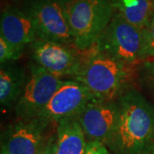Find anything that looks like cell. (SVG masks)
Segmentation results:
<instances>
[{"label":"cell","mask_w":154,"mask_h":154,"mask_svg":"<svg viewBox=\"0 0 154 154\" xmlns=\"http://www.w3.org/2000/svg\"><path fill=\"white\" fill-rule=\"evenodd\" d=\"M117 103L118 121L108 146L116 154H143L154 138V106L134 89Z\"/></svg>","instance_id":"1"},{"label":"cell","mask_w":154,"mask_h":154,"mask_svg":"<svg viewBox=\"0 0 154 154\" xmlns=\"http://www.w3.org/2000/svg\"><path fill=\"white\" fill-rule=\"evenodd\" d=\"M82 66L73 80L83 84L99 101H115L127 92L134 66L99 52H85Z\"/></svg>","instance_id":"2"},{"label":"cell","mask_w":154,"mask_h":154,"mask_svg":"<svg viewBox=\"0 0 154 154\" xmlns=\"http://www.w3.org/2000/svg\"><path fill=\"white\" fill-rule=\"evenodd\" d=\"M71 30L74 46L82 52L92 49L114 17L110 0H61Z\"/></svg>","instance_id":"3"},{"label":"cell","mask_w":154,"mask_h":154,"mask_svg":"<svg viewBox=\"0 0 154 154\" xmlns=\"http://www.w3.org/2000/svg\"><path fill=\"white\" fill-rule=\"evenodd\" d=\"M143 35L139 29L115 14L94 48L99 52L134 66L140 60Z\"/></svg>","instance_id":"4"},{"label":"cell","mask_w":154,"mask_h":154,"mask_svg":"<svg viewBox=\"0 0 154 154\" xmlns=\"http://www.w3.org/2000/svg\"><path fill=\"white\" fill-rule=\"evenodd\" d=\"M22 9L34 23L36 39L74 46L61 0H26Z\"/></svg>","instance_id":"5"},{"label":"cell","mask_w":154,"mask_h":154,"mask_svg":"<svg viewBox=\"0 0 154 154\" xmlns=\"http://www.w3.org/2000/svg\"><path fill=\"white\" fill-rule=\"evenodd\" d=\"M63 82L35 63H30L28 81L15 106L18 120L38 116Z\"/></svg>","instance_id":"6"},{"label":"cell","mask_w":154,"mask_h":154,"mask_svg":"<svg viewBox=\"0 0 154 154\" xmlns=\"http://www.w3.org/2000/svg\"><path fill=\"white\" fill-rule=\"evenodd\" d=\"M30 45L33 63L61 79L73 80L84 59L82 52L70 45L41 39H35Z\"/></svg>","instance_id":"7"},{"label":"cell","mask_w":154,"mask_h":154,"mask_svg":"<svg viewBox=\"0 0 154 154\" xmlns=\"http://www.w3.org/2000/svg\"><path fill=\"white\" fill-rule=\"evenodd\" d=\"M96 100L83 84L75 80H65L36 117L49 123L75 118L86 105Z\"/></svg>","instance_id":"8"},{"label":"cell","mask_w":154,"mask_h":154,"mask_svg":"<svg viewBox=\"0 0 154 154\" xmlns=\"http://www.w3.org/2000/svg\"><path fill=\"white\" fill-rule=\"evenodd\" d=\"M117 101H93L75 117L89 141L110 143L118 121Z\"/></svg>","instance_id":"9"},{"label":"cell","mask_w":154,"mask_h":154,"mask_svg":"<svg viewBox=\"0 0 154 154\" xmlns=\"http://www.w3.org/2000/svg\"><path fill=\"white\" fill-rule=\"evenodd\" d=\"M49 122L38 117L19 119L8 127L1 140V154H39Z\"/></svg>","instance_id":"10"},{"label":"cell","mask_w":154,"mask_h":154,"mask_svg":"<svg viewBox=\"0 0 154 154\" xmlns=\"http://www.w3.org/2000/svg\"><path fill=\"white\" fill-rule=\"evenodd\" d=\"M0 37L5 38L16 52L22 56L24 48L36 39L32 18L22 8L7 5L1 12Z\"/></svg>","instance_id":"11"},{"label":"cell","mask_w":154,"mask_h":154,"mask_svg":"<svg viewBox=\"0 0 154 154\" xmlns=\"http://www.w3.org/2000/svg\"><path fill=\"white\" fill-rule=\"evenodd\" d=\"M28 74L24 68L14 63L1 65L0 104L2 108L16 106L28 81Z\"/></svg>","instance_id":"12"},{"label":"cell","mask_w":154,"mask_h":154,"mask_svg":"<svg viewBox=\"0 0 154 154\" xmlns=\"http://www.w3.org/2000/svg\"><path fill=\"white\" fill-rule=\"evenodd\" d=\"M87 145L85 134L75 118H69L58 122L55 154H86Z\"/></svg>","instance_id":"13"},{"label":"cell","mask_w":154,"mask_h":154,"mask_svg":"<svg viewBox=\"0 0 154 154\" xmlns=\"http://www.w3.org/2000/svg\"><path fill=\"white\" fill-rule=\"evenodd\" d=\"M116 14L140 30L154 16V0H110Z\"/></svg>","instance_id":"14"},{"label":"cell","mask_w":154,"mask_h":154,"mask_svg":"<svg viewBox=\"0 0 154 154\" xmlns=\"http://www.w3.org/2000/svg\"><path fill=\"white\" fill-rule=\"evenodd\" d=\"M143 43L140 59L154 57V16L149 24L142 30Z\"/></svg>","instance_id":"15"},{"label":"cell","mask_w":154,"mask_h":154,"mask_svg":"<svg viewBox=\"0 0 154 154\" xmlns=\"http://www.w3.org/2000/svg\"><path fill=\"white\" fill-rule=\"evenodd\" d=\"M140 79L144 87L154 95V60L144 63L140 69Z\"/></svg>","instance_id":"16"},{"label":"cell","mask_w":154,"mask_h":154,"mask_svg":"<svg viewBox=\"0 0 154 154\" xmlns=\"http://www.w3.org/2000/svg\"><path fill=\"white\" fill-rule=\"evenodd\" d=\"M21 56L6 42L4 38L0 37V63L1 65L8 63L9 61L17 60Z\"/></svg>","instance_id":"17"},{"label":"cell","mask_w":154,"mask_h":154,"mask_svg":"<svg viewBox=\"0 0 154 154\" xmlns=\"http://www.w3.org/2000/svg\"><path fill=\"white\" fill-rule=\"evenodd\" d=\"M86 154H110L105 145L99 141H88Z\"/></svg>","instance_id":"18"},{"label":"cell","mask_w":154,"mask_h":154,"mask_svg":"<svg viewBox=\"0 0 154 154\" xmlns=\"http://www.w3.org/2000/svg\"><path fill=\"white\" fill-rule=\"evenodd\" d=\"M56 136H51L45 142L44 147L40 151L39 154H55Z\"/></svg>","instance_id":"19"},{"label":"cell","mask_w":154,"mask_h":154,"mask_svg":"<svg viewBox=\"0 0 154 154\" xmlns=\"http://www.w3.org/2000/svg\"><path fill=\"white\" fill-rule=\"evenodd\" d=\"M151 154H154V146L151 149Z\"/></svg>","instance_id":"20"}]
</instances>
